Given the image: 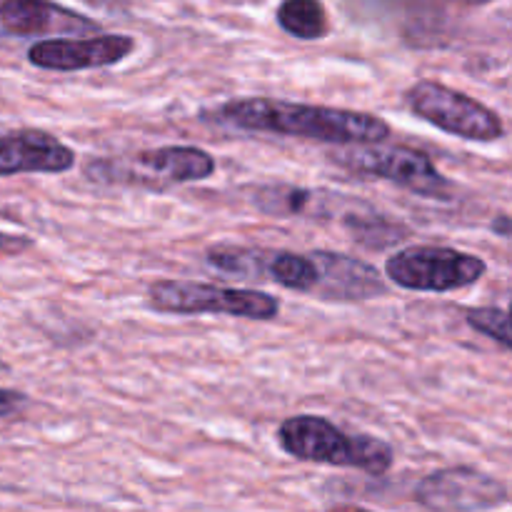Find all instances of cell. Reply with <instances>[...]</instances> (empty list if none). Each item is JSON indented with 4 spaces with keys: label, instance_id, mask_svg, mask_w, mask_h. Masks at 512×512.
I'll use <instances>...</instances> for the list:
<instances>
[{
    "label": "cell",
    "instance_id": "52a82bcc",
    "mask_svg": "<svg viewBox=\"0 0 512 512\" xmlns=\"http://www.w3.org/2000/svg\"><path fill=\"white\" fill-rule=\"evenodd\" d=\"M358 148L345 150L335 155V163L343 168L353 170L360 175H375V178L390 180V183L408 188L410 193L423 195L433 200H450L453 198V183L435 168L433 158L423 150L405 148Z\"/></svg>",
    "mask_w": 512,
    "mask_h": 512
},
{
    "label": "cell",
    "instance_id": "ba28073f",
    "mask_svg": "<svg viewBox=\"0 0 512 512\" xmlns=\"http://www.w3.org/2000/svg\"><path fill=\"white\" fill-rule=\"evenodd\" d=\"M415 500L438 512L490 510L508 500V488L483 470L445 468L420 480Z\"/></svg>",
    "mask_w": 512,
    "mask_h": 512
},
{
    "label": "cell",
    "instance_id": "603a6c76",
    "mask_svg": "<svg viewBox=\"0 0 512 512\" xmlns=\"http://www.w3.org/2000/svg\"><path fill=\"white\" fill-rule=\"evenodd\" d=\"M5 368V363H3V360H0V370H3Z\"/></svg>",
    "mask_w": 512,
    "mask_h": 512
},
{
    "label": "cell",
    "instance_id": "3957f363",
    "mask_svg": "<svg viewBox=\"0 0 512 512\" xmlns=\"http://www.w3.org/2000/svg\"><path fill=\"white\" fill-rule=\"evenodd\" d=\"M148 303L158 313L230 315L245 320H275L280 310V300L260 290L193 280H158L148 288Z\"/></svg>",
    "mask_w": 512,
    "mask_h": 512
},
{
    "label": "cell",
    "instance_id": "6da1fadb",
    "mask_svg": "<svg viewBox=\"0 0 512 512\" xmlns=\"http://www.w3.org/2000/svg\"><path fill=\"white\" fill-rule=\"evenodd\" d=\"M218 120L255 133L293 135L333 145H375L390 138V125L378 115L275 98L228 100L218 108Z\"/></svg>",
    "mask_w": 512,
    "mask_h": 512
},
{
    "label": "cell",
    "instance_id": "8992f818",
    "mask_svg": "<svg viewBox=\"0 0 512 512\" xmlns=\"http://www.w3.org/2000/svg\"><path fill=\"white\" fill-rule=\"evenodd\" d=\"M488 265L478 255L443 245H415L390 255L385 273L395 285L418 293H450L475 285Z\"/></svg>",
    "mask_w": 512,
    "mask_h": 512
},
{
    "label": "cell",
    "instance_id": "44dd1931",
    "mask_svg": "<svg viewBox=\"0 0 512 512\" xmlns=\"http://www.w3.org/2000/svg\"><path fill=\"white\" fill-rule=\"evenodd\" d=\"M453 3H460V5H488V3H493V0H453Z\"/></svg>",
    "mask_w": 512,
    "mask_h": 512
},
{
    "label": "cell",
    "instance_id": "5b68a950",
    "mask_svg": "<svg viewBox=\"0 0 512 512\" xmlns=\"http://www.w3.org/2000/svg\"><path fill=\"white\" fill-rule=\"evenodd\" d=\"M405 103L418 118L443 133L475 143H493L505 135V125L493 108L448 88L438 80H420L405 93Z\"/></svg>",
    "mask_w": 512,
    "mask_h": 512
},
{
    "label": "cell",
    "instance_id": "e0dca14e",
    "mask_svg": "<svg viewBox=\"0 0 512 512\" xmlns=\"http://www.w3.org/2000/svg\"><path fill=\"white\" fill-rule=\"evenodd\" d=\"M348 225L350 230H353L355 238L363 245H368V248H383V245L400 243V240H405V235H408L405 228L385 223L378 215H365V218L363 215H350Z\"/></svg>",
    "mask_w": 512,
    "mask_h": 512
},
{
    "label": "cell",
    "instance_id": "7402d4cb",
    "mask_svg": "<svg viewBox=\"0 0 512 512\" xmlns=\"http://www.w3.org/2000/svg\"><path fill=\"white\" fill-rule=\"evenodd\" d=\"M508 318L512 320V303H510V313H508Z\"/></svg>",
    "mask_w": 512,
    "mask_h": 512
},
{
    "label": "cell",
    "instance_id": "ac0fdd59",
    "mask_svg": "<svg viewBox=\"0 0 512 512\" xmlns=\"http://www.w3.org/2000/svg\"><path fill=\"white\" fill-rule=\"evenodd\" d=\"M465 318H468L470 328L498 340L500 345L512 350V320L508 318V313H503L498 308H473L468 310Z\"/></svg>",
    "mask_w": 512,
    "mask_h": 512
},
{
    "label": "cell",
    "instance_id": "9c48e42d",
    "mask_svg": "<svg viewBox=\"0 0 512 512\" xmlns=\"http://www.w3.org/2000/svg\"><path fill=\"white\" fill-rule=\"evenodd\" d=\"M135 50L130 35H93V38H50L30 45V65L55 73H75L88 68H108Z\"/></svg>",
    "mask_w": 512,
    "mask_h": 512
},
{
    "label": "cell",
    "instance_id": "2e32d148",
    "mask_svg": "<svg viewBox=\"0 0 512 512\" xmlns=\"http://www.w3.org/2000/svg\"><path fill=\"white\" fill-rule=\"evenodd\" d=\"M270 255L250 248H235V245H218L208 250V263L225 270L230 275H255L265 268Z\"/></svg>",
    "mask_w": 512,
    "mask_h": 512
},
{
    "label": "cell",
    "instance_id": "8fae6325",
    "mask_svg": "<svg viewBox=\"0 0 512 512\" xmlns=\"http://www.w3.org/2000/svg\"><path fill=\"white\" fill-rule=\"evenodd\" d=\"M0 28L30 38L45 33H93L100 25L53 0H0Z\"/></svg>",
    "mask_w": 512,
    "mask_h": 512
},
{
    "label": "cell",
    "instance_id": "9a60e30c",
    "mask_svg": "<svg viewBox=\"0 0 512 512\" xmlns=\"http://www.w3.org/2000/svg\"><path fill=\"white\" fill-rule=\"evenodd\" d=\"M255 205L268 215H305L318 205V195L295 185H265L255 193Z\"/></svg>",
    "mask_w": 512,
    "mask_h": 512
},
{
    "label": "cell",
    "instance_id": "30bf717a",
    "mask_svg": "<svg viewBox=\"0 0 512 512\" xmlns=\"http://www.w3.org/2000/svg\"><path fill=\"white\" fill-rule=\"evenodd\" d=\"M75 150L45 130H13L0 135V178L20 173H68Z\"/></svg>",
    "mask_w": 512,
    "mask_h": 512
},
{
    "label": "cell",
    "instance_id": "7c38bea8",
    "mask_svg": "<svg viewBox=\"0 0 512 512\" xmlns=\"http://www.w3.org/2000/svg\"><path fill=\"white\" fill-rule=\"evenodd\" d=\"M310 258L318 265V295L328 300H368L385 293V283L373 265L353 255L313 250Z\"/></svg>",
    "mask_w": 512,
    "mask_h": 512
},
{
    "label": "cell",
    "instance_id": "d6986e66",
    "mask_svg": "<svg viewBox=\"0 0 512 512\" xmlns=\"http://www.w3.org/2000/svg\"><path fill=\"white\" fill-rule=\"evenodd\" d=\"M25 405H28V398L20 390L0 388V418H10V415L20 413Z\"/></svg>",
    "mask_w": 512,
    "mask_h": 512
},
{
    "label": "cell",
    "instance_id": "5bb4252c",
    "mask_svg": "<svg viewBox=\"0 0 512 512\" xmlns=\"http://www.w3.org/2000/svg\"><path fill=\"white\" fill-rule=\"evenodd\" d=\"M268 273L283 288L295 293H313L318 285V265L310 255L275 253L268 258Z\"/></svg>",
    "mask_w": 512,
    "mask_h": 512
},
{
    "label": "cell",
    "instance_id": "7a4b0ae2",
    "mask_svg": "<svg viewBox=\"0 0 512 512\" xmlns=\"http://www.w3.org/2000/svg\"><path fill=\"white\" fill-rule=\"evenodd\" d=\"M278 443L290 458L303 463L358 468L368 475H385L395 463V453L385 440L373 435H345L328 418L293 415L278 428Z\"/></svg>",
    "mask_w": 512,
    "mask_h": 512
},
{
    "label": "cell",
    "instance_id": "4fadbf2b",
    "mask_svg": "<svg viewBox=\"0 0 512 512\" xmlns=\"http://www.w3.org/2000/svg\"><path fill=\"white\" fill-rule=\"evenodd\" d=\"M278 23L298 40H320L330 33L328 10L320 0H283L278 8Z\"/></svg>",
    "mask_w": 512,
    "mask_h": 512
},
{
    "label": "cell",
    "instance_id": "277c9868",
    "mask_svg": "<svg viewBox=\"0 0 512 512\" xmlns=\"http://www.w3.org/2000/svg\"><path fill=\"white\" fill-rule=\"evenodd\" d=\"M90 180L128 183L165 190L168 185L198 183L215 173V158L195 145H165L145 150L130 160H95L85 168Z\"/></svg>",
    "mask_w": 512,
    "mask_h": 512
},
{
    "label": "cell",
    "instance_id": "ffe728a7",
    "mask_svg": "<svg viewBox=\"0 0 512 512\" xmlns=\"http://www.w3.org/2000/svg\"><path fill=\"white\" fill-rule=\"evenodd\" d=\"M33 245V240L25 238V235H10V233H0V253L8 255H18L23 250H28Z\"/></svg>",
    "mask_w": 512,
    "mask_h": 512
}]
</instances>
